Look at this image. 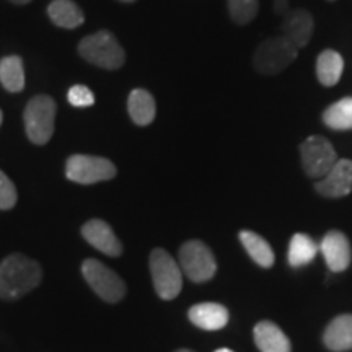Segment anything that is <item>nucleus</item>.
Returning a JSON list of instances; mask_svg holds the SVG:
<instances>
[{"label": "nucleus", "mask_w": 352, "mask_h": 352, "mask_svg": "<svg viewBox=\"0 0 352 352\" xmlns=\"http://www.w3.org/2000/svg\"><path fill=\"white\" fill-rule=\"evenodd\" d=\"M41 266L25 254H10L0 263V298L19 300L41 283Z\"/></svg>", "instance_id": "obj_1"}, {"label": "nucleus", "mask_w": 352, "mask_h": 352, "mask_svg": "<svg viewBox=\"0 0 352 352\" xmlns=\"http://www.w3.org/2000/svg\"><path fill=\"white\" fill-rule=\"evenodd\" d=\"M298 47L287 38H267L256 47L253 57V65L263 76H274L283 72L297 59Z\"/></svg>", "instance_id": "obj_2"}, {"label": "nucleus", "mask_w": 352, "mask_h": 352, "mask_svg": "<svg viewBox=\"0 0 352 352\" xmlns=\"http://www.w3.org/2000/svg\"><path fill=\"white\" fill-rule=\"evenodd\" d=\"M56 101L47 95H38L25 108V129L28 139L36 145L47 144L54 134Z\"/></svg>", "instance_id": "obj_3"}, {"label": "nucleus", "mask_w": 352, "mask_h": 352, "mask_svg": "<svg viewBox=\"0 0 352 352\" xmlns=\"http://www.w3.org/2000/svg\"><path fill=\"white\" fill-rule=\"evenodd\" d=\"M78 52L88 63L108 70L122 67L126 59L121 44L116 41L111 33L104 32V30L83 38L78 44Z\"/></svg>", "instance_id": "obj_4"}, {"label": "nucleus", "mask_w": 352, "mask_h": 352, "mask_svg": "<svg viewBox=\"0 0 352 352\" xmlns=\"http://www.w3.org/2000/svg\"><path fill=\"white\" fill-rule=\"evenodd\" d=\"M151 274L153 289L162 300H173L179 296L183 287L182 267L164 248H155L151 253Z\"/></svg>", "instance_id": "obj_5"}, {"label": "nucleus", "mask_w": 352, "mask_h": 352, "mask_svg": "<svg viewBox=\"0 0 352 352\" xmlns=\"http://www.w3.org/2000/svg\"><path fill=\"white\" fill-rule=\"evenodd\" d=\"M82 274L96 296L104 302L116 303L126 296L124 280L98 259H85L82 264Z\"/></svg>", "instance_id": "obj_6"}, {"label": "nucleus", "mask_w": 352, "mask_h": 352, "mask_svg": "<svg viewBox=\"0 0 352 352\" xmlns=\"http://www.w3.org/2000/svg\"><path fill=\"white\" fill-rule=\"evenodd\" d=\"M179 267L192 283H208L217 271V263L208 245L199 240L186 241L179 248Z\"/></svg>", "instance_id": "obj_7"}, {"label": "nucleus", "mask_w": 352, "mask_h": 352, "mask_svg": "<svg viewBox=\"0 0 352 352\" xmlns=\"http://www.w3.org/2000/svg\"><path fill=\"white\" fill-rule=\"evenodd\" d=\"M118 170L108 158L94 155H72L65 164V175L70 182L78 184H95L108 182L116 176Z\"/></svg>", "instance_id": "obj_8"}, {"label": "nucleus", "mask_w": 352, "mask_h": 352, "mask_svg": "<svg viewBox=\"0 0 352 352\" xmlns=\"http://www.w3.org/2000/svg\"><path fill=\"white\" fill-rule=\"evenodd\" d=\"M302 165L311 178H323L338 162V153L329 140L321 135H310L300 147Z\"/></svg>", "instance_id": "obj_9"}, {"label": "nucleus", "mask_w": 352, "mask_h": 352, "mask_svg": "<svg viewBox=\"0 0 352 352\" xmlns=\"http://www.w3.org/2000/svg\"><path fill=\"white\" fill-rule=\"evenodd\" d=\"M316 191L324 197H344L352 191V162L338 158L333 168L316 183Z\"/></svg>", "instance_id": "obj_10"}, {"label": "nucleus", "mask_w": 352, "mask_h": 352, "mask_svg": "<svg viewBox=\"0 0 352 352\" xmlns=\"http://www.w3.org/2000/svg\"><path fill=\"white\" fill-rule=\"evenodd\" d=\"M320 252L329 271L342 272L351 264V245L342 232L331 230L323 236L320 243Z\"/></svg>", "instance_id": "obj_11"}, {"label": "nucleus", "mask_w": 352, "mask_h": 352, "mask_svg": "<svg viewBox=\"0 0 352 352\" xmlns=\"http://www.w3.org/2000/svg\"><path fill=\"white\" fill-rule=\"evenodd\" d=\"M82 236L91 246L108 256H120L122 253V245L118 240L116 233L108 226L104 220L94 219L88 220L85 226L82 227Z\"/></svg>", "instance_id": "obj_12"}, {"label": "nucleus", "mask_w": 352, "mask_h": 352, "mask_svg": "<svg viewBox=\"0 0 352 352\" xmlns=\"http://www.w3.org/2000/svg\"><path fill=\"white\" fill-rule=\"evenodd\" d=\"M280 30H283V36L287 38L290 43H294L300 50V47L307 46L311 34H314V16L308 10L297 8V10L285 13Z\"/></svg>", "instance_id": "obj_13"}, {"label": "nucleus", "mask_w": 352, "mask_h": 352, "mask_svg": "<svg viewBox=\"0 0 352 352\" xmlns=\"http://www.w3.org/2000/svg\"><path fill=\"white\" fill-rule=\"evenodd\" d=\"M189 320L195 327L206 331H217L227 327L228 310L220 303L204 302L191 307L188 311Z\"/></svg>", "instance_id": "obj_14"}, {"label": "nucleus", "mask_w": 352, "mask_h": 352, "mask_svg": "<svg viewBox=\"0 0 352 352\" xmlns=\"http://www.w3.org/2000/svg\"><path fill=\"white\" fill-rule=\"evenodd\" d=\"M254 342L261 352H290V341L272 321H259L254 327Z\"/></svg>", "instance_id": "obj_15"}, {"label": "nucleus", "mask_w": 352, "mask_h": 352, "mask_svg": "<svg viewBox=\"0 0 352 352\" xmlns=\"http://www.w3.org/2000/svg\"><path fill=\"white\" fill-rule=\"evenodd\" d=\"M324 344L334 352L352 349V315H340L327 327L323 336Z\"/></svg>", "instance_id": "obj_16"}, {"label": "nucleus", "mask_w": 352, "mask_h": 352, "mask_svg": "<svg viewBox=\"0 0 352 352\" xmlns=\"http://www.w3.org/2000/svg\"><path fill=\"white\" fill-rule=\"evenodd\" d=\"M127 111L138 126H148L155 120L157 104L153 96L144 88H135L127 98Z\"/></svg>", "instance_id": "obj_17"}, {"label": "nucleus", "mask_w": 352, "mask_h": 352, "mask_svg": "<svg viewBox=\"0 0 352 352\" xmlns=\"http://www.w3.org/2000/svg\"><path fill=\"white\" fill-rule=\"evenodd\" d=\"M342 70H344V60L338 51L324 50L316 59V77L321 85H336L341 80Z\"/></svg>", "instance_id": "obj_18"}, {"label": "nucleus", "mask_w": 352, "mask_h": 352, "mask_svg": "<svg viewBox=\"0 0 352 352\" xmlns=\"http://www.w3.org/2000/svg\"><path fill=\"white\" fill-rule=\"evenodd\" d=\"M47 15L54 25L65 30H74L80 26L85 20L82 8L72 0H52L47 7Z\"/></svg>", "instance_id": "obj_19"}, {"label": "nucleus", "mask_w": 352, "mask_h": 352, "mask_svg": "<svg viewBox=\"0 0 352 352\" xmlns=\"http://www.w3.org/2000/svg\"><path fill=\"white\" fill-rule=\"evenodd\" d=\"M240 241L246 250V253L261 267H271L274 264V252H272L271 245L261 235L250 230H241Z\"/></svg>", "instance_id": "obj_20"}, {"label": "nucleus", "mask_w": 352, "mask_h": 352, "mask_svg": "<svg viewBox=\"0 0 352 352\" xmlns=\"http://www.w3.org/2000/svg\"><path fill=\"white\" fill-rule=\"evenodd\" d=\"M318 250L320 246L316 245L307 233H296V235L292 236V240H290L287 261L292 267L307 266V264L314 261Z\"/></svg>", "instance_id": "obj_21"}, {"label": "nucleus", "mask_w": 352, "mask_h": 352, "mask_svg": "<svg viewBox=\"0 0 352 352\" xmlns=\"http://www.w3.org/2000/svg\"><path fill=\"white\" fill-rule=\"evenodd\" d=\"M0 83L12 94L21 91L25 87L23 60L19 56H7L0 60Z\"/></svg>", "instance_id": "obj_22"}, {"label": "nucleus", "mask_w": 352, "mask_h": 352, "mask_svg": "<svg viewBox=\"0 0 352 352\" xmlns=\"http://www.w3.org/2000/svg\"><path fill=\"white\" fill-rule=\"evenodd\" d=\"M323 122L333 131L352 129V96L342 98L323 113Z\"/></svg>", "instance_id": "obj_23"}, {"label": "nucleus", "mask_w": 352, "mask_h": 352, "mask_svg": "<svg viewBox=\"0 0 352 352\" xmlns=\"http://www.w3.org/2000/svg\"><path fill=\"white\" fill-rule=\"evenodd\" d=\"M228 10L235 23L246 25L258 15V0H228Z\"/></svg>", "instance_id": "obj_24"}, {"label": "nucleus", "mask_w": 352, "mask_h": 352, "mask_svg": "<svg viewBox=\"0 0 352 352\" xmlns=\"http://www.w3.org/2000/svg\"><path fill=\"white\" fill-rule=\"evenodd\" d=\"M67 100L76 108H88L95 104V96L91 90L85 85H74L67 91Z\"/></svg>", "instance_id": "obj_25"}, {"label": "nucleus", "mask_w": 352, "mask_h": 352, "mask_svg": "<svg viewBox=\"0 0 352 352\" xmlns=\"http://www.w3.org/2000/svg\"><path fill=\"white\" fill-rule=\"evenodd\" d=\"M16 204V189L15 184L10 182V178L0 171V209L7 210L12 209Z\"/></svg>", "instance_id": "obj_26"}, {"label": "nucleus", "mask_w": 352, "mask_h": 352, "mask_svg": "<svg viewBox=\"0 0 352 352\" xmlns=\"http://www.w3.org/2000/svg\"><path fill=\"white\" fill-rule=\"evenodd\" d=\"M287 8H289L287 0H276V2H274V10L277 13H280V15L287 12Z\"/></svg>", "instance_id": "obj_27"}, {"label": "nucleus", "mask_w": 352, "mask_h": 352, "mask_svg": "<svg viewBox=\"0 0 352 352\" xmlns=\"http://www.w3.org/2000/svg\"><path fill=\"white\" fill-rule=\"evenodd\" d=\"M13 3H19V6H23V3H30L32 0H10Z\"/></svg>", "instance_id": "obj_28"}, {"label": "nucleus", "mask_w": 352, "mask_h": 352, "mask_svg": "<svg viewBox=\"0 0 352 352\" xmlns=\"http://www.w3.org/2000/svg\"><path fill=\"white\" fill-rule=\"evenodd\" d=\"M215 352H233L232 349H227V347H222V349H217Z\"/></svg>", "instance_id": "obj_29"}, {"label": "nucleus", "mask_w": 352, "mask_h": 352, "mask_svg": "<svg viewBox=\"0 0 352 352\" xmlns=\"http://www.w3.org/2000/svg\"><path fill=\"white\" fill-rule=\"evenodd\" d=\"M175 352H195V351H191V349H178V351H175Z\"/></svg>", "instance_id": "obj_30"}, {"label": "nucleus", "mask_w": 352, "mask_h": 352, "mask_svg": "<svg viewBox=\"0 0 352 352\" xmlns=\"http://www.w3.org/2000/svg\"><path fill=\"white\" fill-rule=\"evenodd\" d=\"M2 120H3V114H2V111H0V124H2Z\"/></svg>", "instance_id": "obj_31"}, {"label": "nucleus", "mask_w": 352, "mask_h": 352, "mask_svg": "<svg viewBox=\"0 0 352 352\" xmlns=\"http://www.w3.org/2000/svg\"><path fill=\"white\" fill-rule=\"evenodd\" d=\"M121 2H135V0H121Z\"/></svg>", "instance_id": "obj_32"}]
</instances>
